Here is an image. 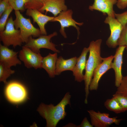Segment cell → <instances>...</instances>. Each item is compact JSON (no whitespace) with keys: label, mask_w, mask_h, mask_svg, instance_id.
Instances as JSON below:
<instances>
[{"label":"cell","mask_w":127,"mask_h":127,"mask_svg":"<svg viewBox=\"0 0 127 127\" xmlns=\"http://www.w3.org/2000/svg\"><path fill=\"white\" fill-rule=\"evenodd\" d=\"M71 97L69 92H67L60 102L55 106L52 104H40L37 110L45 119L46 127H56L60 121L65 118L67 115L65 108L67 105H71Z\"/></svg>","instance_id":"cell-1"},{"label":"cell","mask_w":127,"mask_h":127,"mask_svg":"<svg viewBox=\"0 0 127 127\" xmlns=\"http://www.w3.org/2000/svg\"><path fill=\"white\" fill-rule=\"evenodd\" d=\"M102 42L101 39L91 41L89 47V54L87 60L84 75L85 98L84 103H87L89 94V87L95 69L103 61V58L101 56V46Z\"/></svg>","instance_id":"cell-2"},{"label":"cell","mask_w":127,"mask_h":127,"mask_svg":"<svg viewBox=\"0 0 127 127\" xmlns=\"http://www.w3.org/2000/svg\"><path fill=\"white\" fill-rule=\"evenodd\" d=\"M15 14L16 18L14 20V25L16 29H19L23 43H26L31 36L36 37L41 35L40 29L34 26L30 18L24 17L19 11H15Z\"/></svg>","instance_id":"cell-3"},{"label":"cell","mask_w":127,"mask_h":127,"mask_svg":"<svg viewBox=\"0 0 127 127\" xmlns=\"http://www.w3.org/2000/svg\"><path fill=\"white\" fill-rule=\"evenodd\" d=\"M12 17L11 16L7 21L5 29L0 32V39L3 45L8 47L12 45L14 48L21 46L23 43L20 30L15 28Z\"/></svg>","instance_id":"cell-4"},{"label":"cell","mask_w":127,"mask_h":127,"mask_svg":"<svg viewBox=\"0 0 127 127\" xmlns=\"http://www.w3.org/2000/svg\"><path fill=\"white\" fill-rule=\"evenodd\" d=\"M5 89V94L7 100L11 103L18 104L24 101L27 96L25 86L16 81L7 83Z\"/></svg>","instance_id":"cell-5"},{"label":"cell","mask_w":127,"mask_h":127,"mask_svg":"<svg viewBox=\"0 0 127 127\" xmlns=\"http://www.w3.org/2000/svg\"><path fill=\"white\" fill-rule=\"evenodd\" d=\"M57 35V32H55L48 35H41L36 39L33 38L32 36H31L24 46L36 53H40V49L45 48L59 53L60 52L56 48L55 44L50 41L52 38Z\"/></svg>","instance_id":"cell-6"},{"label":"cell","mask_w":127,"mask_h":127,"mask_svg":"<svg viewBox=\"0 0 127 127\" xmlns=\"http://www.w3.org/2000/svg\"><path fill=\"white\" fill-rule=\"evenodd\" d=\"M19 57L25 66L28 68H33L35 69L42 68L43 57L40 53L35 52L29 48L24 46L20 51Z\"/></svg>","instance_id":"cell-7"},{"label":"cell","mask_w":127,"mask_h":127,"mask_svg":"<svg viewBox=\"0 0 127 127\" xmlns=\"http://www.w3.org/2000/svg\"><path fill=\"white\" fill-rule=\"evenodd\" d=\"M73 13V11L71 9L62 11L57 16L54 17L53 19L51 21H57L60 23L61 26L60 32L65 38L67 37L65 32V28L72 26L75 28L77 30L78 39L80 32L79 28L77 25L81 26L83 24V22H77L73 19L72 17Z\"/></svg>","instance_id":"cell-8"},{"label":"cell","mask_w":127,"mask_h":127,"mask_svg":"<svg viewBox=\"0 0 127 127\" xmlns=\"http://www.w3.org/2000/svg\"><path fill=\"white\" fill-rule=\"evenodd\" d=\"M91 124L95 127H107L115 123L118 125L123 119H118L117 117H110L108 113L97 112L92 110L87 111Z\"/></svg>","instance_id":"cell-9"},{"label":"cell","mask_w":127,"mask_h":127,"mask_svg":"<svg viewBox=\"0 0 127 127\" xmlns=\"http://www.w3.org/2000/svg\"><path fill=\"white\" fill-rule=\"evenodd\" d=\"M108 25L110 31V35L106 42L109 47L114 48L118 46L117 42L123 27L115 17L107 16L104 21Z\"/></svg>","instance_id":"cell-10"},{"label":"cell","mask_w":127,"mask_h":127,"mask_svg":"<svg viewBox=\"0 0 127 127\" xmlns=\"http://www.w3.org/2000/svg\"><path fill=\"white\" fill-rule=\"evenodd\" d=\"M114 56L111 55L103 58L102 62L95 69L93 76L89 87V90H96L99 82L102 75L110 69L111 64Z\"/></svg>","instance_id":"cell-11"},{"label":"cell","mask_w":127,"mask_h":127,"mask_svg":"<svg viewBox=\"0 0 127 127\" xmlns=\"http://www.w3.org/2000/svg\"><path fill=\"white\" fill-rule=\"evenodd\" d=\"M114 56L113 62L111 64V67L114 70L115 74V86L117 87L120 85L123 78L122 74V66L123 63V56L125 47L119 46Z\"/></svg>","instance_id":"cell-12"},{"label":"cell","mask_w":127,"mask_h":127,"mask_svg":"<svg viewBox=\"0 0 127 127\" xmlns=\"http://www.w3.org/2000/svg\"><path fill=\"white\" fill-rule=\"evenodd\" d=\"M18 53L0 44V63L10 67L21 64V61L18 58Z\"/></svg>","instance_id":"cell-13"},{"label":"cell","mask_w":127,"mask_h":127,"mask_svg":"<svg viewBox=\"0 0 127 127\" xmlns=\"http://www.w3.org/2000/svg\"><path fill=\"white\" fill-rule=\"evenodd\" d=\"M93 4L89 6L91 11L96 10L102 12L104 15L115 17L114 5L116 4L117 0H94Z\"/></svg>","instance_id":"cell-14"},{"label":"cell","mask_w":127,"mask_h":127,"mask_svg":"<svg viewBox=\"0 0 127 127\" xmlns=\"http://www.w3.org/2000/svg\"><path fill=\"white\" fill-rule=\"evenodd\" d=\"M27 9L26 15L32 17L34 23H37L39 26L41 35H47L45 26L48 22H51L54 17L50 16L43 14L37 9Z\"/></svg>","instance_id":"cell-15"},{"label":"cell","mask_w":127,"mask_h":127,"mask_svg":"<svg viewBox=\"0 0 127 127\" xmlns=\"http://www.w3.org/2000/svg\"><path fill=\"white\" fill-rule=\"evenodd\" d=\"M89 52L88 47L84 48L80 55L77 58L76 63L72 71L75 80L77 82H81L84 80V75L83 71L85 68L86 57Z\"/></svg>","instance_id":"cell-16"},{"label":"cell","mask_w":127,"mask_h":127,"mask_svg":"<svg viewBox=\"0 0 127 127\" xmlns=\"http://www.w3.org/2000/svg\"><path fill=\"white\" fill-rule=\"evenodd\" d=\"M67 10L65 0H48L38 10L42 13L51 12L55 17L61 12Z\"/></svg>","instance_id":"cell-17"},{"label":"cell","mask_w":127,"mask_h":127,"mask_svg":"<svg viewBox=\"0 0 127 127\" xmlns=\"http://www.w3.org/2000/svg\"><path fill=\"white\" fill-rule=\"evenodd\" d=\"M58 59L57 53H49L43 58L42 62V68L44 69L50 77H55L56 61Z\"/></svg>","instance_id":"cell-18"},{"label":"cell","mask_w":127,"mask_h":127,"mask_svg":"<svg viewBox=\"0 0 127 127\" xmlns=\"http://www.w3.org/2000/svg\"><path fill=\"white\" fill-rule=\"evenodd\" d=\"M77 58L74 57L65 59L61 56L58 58L56 64L55 75H60L62 72L66 71H72L76 63Z\"/></svg>","instance_id":"cell-19"},{"label":"cell","mask_w":127,"mask_h":127,"mask_svg":"<svg viewBox=\"0 0 127 127\" xmlns=\"http://www.w3.org/2000/svg\"><path fill=\"white\" fill-rule=\"evenodd\" d=\"M104 105L109 110L116 113L125 111L118 100L113 97L111 99H107L104 103Z\"/></svg>","instance_id":"cell-20"},{"label":"cell","mask_w":127,"mask_h":127,"mask_svg":"<svg viewBox=\"0 0 127 127\" xmlns=\"http://www.w3.org/2000/svg\"><path fill=\"white\" fill-rule=\"evenodd\" d=\"M15 71L8 67L0 63V81L5 84L8 83L7 79L10 75L14 73Z\"/></svg>","instance_id":"cell-21"},{"label":"cell","mask_w":127,"mask_h":127,"mask_svg":"<svg viewBox=\"0 0 127 127\" xmlns=\"http://www.w3.org/2000/svg\"><path fill=\"white\" fill-rule=\"evenodd\" d=\"M29 0H10L8 1L10 5L15 11H24L25 5Z\"/></svg>","instance_id":"cell-22"},{"label":"cell","mask_w":127,"mask_h":127,"mask_svg":"<svg viewBox=\"0 0 127 127\" xmlns=\"http://www.w3.org/2000/svg\"><path fill=\"white\" fill-rule=\"evenodd\" d=\"M48 0H29L25 5V9H32L39 10Z\"/></svg>","instance_id":"cell-23"},{"label":"cell","mask_w":127,"mask_h":127,"mask_svg":"<svg viewBox=\"0 0 127 127\" xmlns=\"http://www.w3.org/2000/svg\"><path fill=\"white\" fill-rule=\"evenodd\" d=\"M13 10L10 5L0 17V32L2 31L5 29L8 17Z\"/></svg>","instance_id":"cell-24"},{"label":"cell","mask_w":127,"mask_h":127,"mask_svg":"<svg viewBox=\"0 0 127 127\" xmlns=\"http://www.w3.org/2000/svg\"><path fill=\"white\" fill-rule=\"evenodd\" d=\"M118 46H124L127 51V23L123 27L117 42Z\"/></svg>","instance_id":"cell-25"},{"label":"cell","mask_w":127,"mask_h":127,"mask_svg":"<svg viewBox=\"0 0 127 127\" xmlns=\"http://www.w3.org/2000/svg\"><path fill=\"white\" fill-rule=\"evenodd\" d=\"M115 93L127 97V75L123 77Z\"/></svg>","instance_id":"cell-26"},{"label":"cell","mask_w":127,"mask_h":127,"mask_svg":"<svg viewBox=\"0 0 127 127\" xmlns=\"http://www.w3.org/2000/svg\"><path fill=\"white\" fill-rule=\"evenodd\" d=\"M113 96L118 100L125 111H127V97L115 93Z\"/></svg>","instance_id":"cell-27"},{"label":"cell","mask_w":127,"mask_h":127,"mask_svg":"<svg viewBox=\"0 0 127 127\" xmlns=\"http://www.w3.org/2000/svg\"><path fill=\"white\" fill-rule=\"evenodd\" d=\"M115 18L123 27L127 23V11L120 13H115Z\"/></svg>","instance_id":"cell-28"},{"label":"cell","mask_w":127,"mask_h":127,"mask_svg":"<svg viewBox=\"0 0 127 127\" xmlns=\"http://www.w3.org/2000/svg\"><path fill=\"white\" fill-rule=\"evenodd\" d=\"M9 5L8 2L5 0L0 1V17Z\"/></svg>","instance_id":"cell-29"},{"label":"cell","mask_w":127,"mask_h":127,"mask_svg":"<svg viewBox=\"0 0 127 127\" xmlns=\"http://www.w3.org/2000/svg\"><path fill=\"white\" fill-rule=\"evenodd\" d=\"M116 5L119 9H124L127 7V0H117Z\"/></svg>","instance_id":"cell-30"},{"label":"cell","mask_w":127,"mask_h":127,"mask_svg":"<svg viewBox=\"0 0 127 127\" xmlns=\"http://www.w3.org/2000/svg\"><path fill=\"white\" fill-rule=\"evenodd\" d=\"M77 127H93V126L90 123L87 118L85 117L80 124L77 126Z\"/></svg>","instance_id":"cell-31"},{"label":"cell","mask_w":127,"mask_h":127,"mask_svg":"<svg viewBox=\"0 0 127 127\" xmlns=\"http://www.w3.org/2000/svg\"><path fill=\"white\" fill-rule=\"evenodd\" d=\"M65 126H66L67 127H77L76 125L71 123H69L66 125Z\"/></svg>","instance_id":"cell-32"},{"label":"cell","mask_w":127,"mask_h":127,"mask_svg":"<svg viewBox=\"0 0 127 127\" xmlns=\"http://www.w3.org/2000/svg\"><path fill=\"white\" fill-rule=\"evenodd\" d=\"M6 0V1H8V2L9 1V0Z\"/></svg>","instance_id":"cell-33"},{"label":"cell","mask_w":127,"mask_h":127,"mask_svg":"<svg viewBox=\"0 0 127 127\" xmlns=\"http://www.w3.org/2000/svg\"><path fill=\"white\" fill-rule=\"evenodd\" d=\"M2 0H0V1H1Z\"/></svg>","instance_id":"cell-34"}]
</instances>
